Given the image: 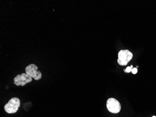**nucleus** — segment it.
<instances>
[{
	"instance_id": "obj_1",
	"label": "nucleus",
	"mask_w": 156,
	"mask_h": 117,
	"mask_svg": "<svg viewBox=\"0 0 156 117\" xmlns=\"http://www.w3.org/2000/svg\"><path fill=\"white\" fill-rule=\"evenodd\" d=\"M118 63L121 66H126L133 58V54L128 50H121L118 54Z\"/></svg>"
},
{
	"instance_id": "obj_2",
	"label": "nucleus",
	"mask_w": 156,
	"mask_h": 117,
	"mask_svg": "<svg viewBox=\"0 0 156 117\" xmlns=\"http://www.w3.org/2000/svg\"><path fill=\"white\" fill-rule=\"evenodd\" d=\"M20 106V100L17 97H13L5 105L4 110L9 114L16 112Z\"/></svg>"
},
{
	"instance_id": "obj_3",
	"label": "nucleus",
	"mask_w": 156,
	"mask_h": 117,
	"mask_svg": "<svg viewBox=\"0 0 156 117\" xmlns=\"http://www.w3.org/2000/svg\"><path fill=\"white\" fill-rule=\"evenodd\" d=\"M106 107L109 112L113 113H118L121 110V105L118 100L114 98H110L106 101Z\"/></svg>"
},
{
	"instance_id": "obj_4",
	"label": "nucleus",
	"mask_w": 156,
	"mask_h": 117,
	"mask_svg": "<svg viewBox=\"0 0 156 117\" xmlns=\"http://www.w3.org/2000/svg\"><path fill=\"white\" fill-rule=\"evenodd\" d=\"M38 66L34 64H31L26 68V73L29 75L35 80L38 81L41 79L42 74L40 71L38 70Z\"/></svg>"
},
{
	"instance_id": "obj_5",
	"label": "nucleus",
	"mask_w": 156,
	"mask_h": 117,
	"mask_svg": "<svg viewBox=\"0 0 156 117\" xmlns=\"http://www.w3.org/2000/svg\"><path fill=\"white\" fill-rule=\"evenodd\" d=\"M32 78L26 73H22L21 75H18L14 79V83L16 85L24 86L27 83L32 81Z\"/></svg>"
},
{
	"instance_id": "obj_6",
	"label": "nucleus",
	"mask_w": 156,
	"mask_h": 117,
	"mask_svg": "<svg viewBox=\"0 0 156 117\" xmlns=\"http://www.w3.org/2000/svg\"><path fill=\"white\" fill-rule=\"evenodd\" d=\"M132 68H131L130 66H128L126 69H124V71L126 73H130L132 70Z\"/></svg>"
},
{
	"instance_id": "obj_7",
	"label": "nucleus",
	"mask_w": 156,
	"mask_h": 117,
	"mask_svg": "<svg viewBox=\"0 0 156 117\" xmlns=\"http://www.w3.org/2000/svg\"><path fill=\"white\" fill-rule=\"evenodd\" d=\"M137 71L138 70H137V68H133L131 70V72L133 74H136L137 73Z\"/></svg>"
},
{
	"instance_id": "obj_8",
	"label": "nucleus",
	"mask_w": 156,
	"mask_h": 117,
	"mask_svg": "<svg viewBox=\"0 0 156 117\" xmlns=\"http://www.w3.org/2000/svg\"><path fill=\"white\" fill-rule=\"evenodd\" d=\"M130 67L131 68H132V69H133V66L131 65Z\"/></svg>"
},
{
	"instance_id": "obj_9",
	"label": "nucleus",
	"mask_w": 156,
	"mask_h": 117,
	"mask_svg": "<svg viewBox=\"0 0 156 117\" xmlns=\"http://www.w3.org/2000/svg\"><path fill=\"white\" fill-rule=\"evenodd\" d=\"M152 117H156V116H153Z\"/></svg>"
}]
</instances>
